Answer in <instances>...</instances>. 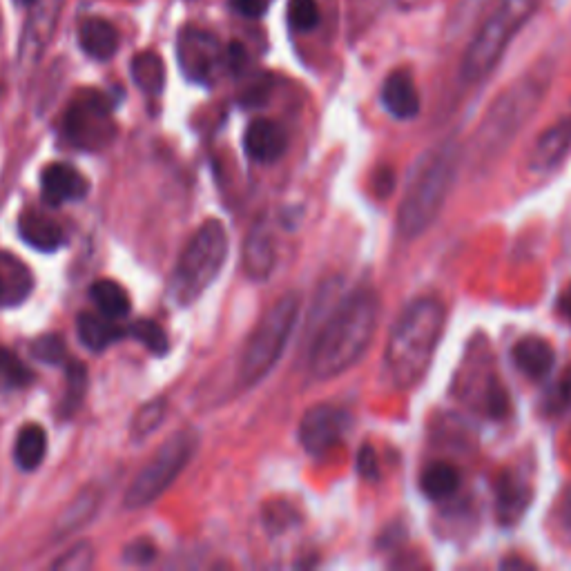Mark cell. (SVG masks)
Returning a JSON list of instances; mask_svg holds the SVG:
<instances>
[{"mask_svg":"<svg viewBox=\"0 0 571 571\" xmlns=\"http://www.w3.org/2000/svg\"><path fill=\"white\" fill-rule=\"evenodd\" d=\"M92 302L99 308L103 317L119 322L130 313V297L125 290L112 282V279H96L90 288Z\"/></svg>","mask_w":571,"mask_h":571,"instance_id":"cb8c5ba5","label":"cell"},{"mask_svg":"<svg viewBox=\"0 0 571 571\" xmlns=\"http://www.w3.org/2000/svg\"><path fill=\"white\" fill-rule=\"evenodd\" d=\"M244 150L257 163H275L288 150V134L270 119H257L246 128Z\"/></svg>","mask_w":571,"mask_h":571,"instance_id":"5bb4252c","label":"cell"},{"mask_svg":"<svg viewBox=\"0 0 571 571\" xmlns=\"http://www.w3.org/2000/svg\"><path fill=\"white\" fill-rule=\"evenodd\" d=\"M380 322V295L371 288L355 290L326 319L308 357L317 380H333L351 369L371 346Z\"/></svg>","mask_w":571,"mask_h":571,"instance_id":"6da1fadb","label":"cell"},{"mask_svg":"<svg viewBox=\"0 0 571 571\" xmlns=\"http://www.w3.org/2000/svg\"><path fill=\"white\" fill-rule=\"evenodd\" d=\"M534 12L536 0H502L487 18V23L480 27V32L473 36L471 45L462 56V81L478 83L485 79L489 72L496 70V65L500 63L509 43L514 41V36Z\"/></svg>","mask_w":571,"mask_h":571,"instance_id":"8992f818","label":"cell"},{"mask_svg":"<svg viewBox=\"0 0 571 571\" xmlns=\"http://www.w3.org/2000/svg\"><path fill=\"white\" fill-rule=\"evenodd\" d=\"M560 520H563V525L571 534V489L565 493V498H563V514H560Z\"/></svg>","mask_w":571,"mask_h":571,"instance_id":"60d3db41","label":"cell"},{"mask_svg":"<svg viewBox=\"0 0 571 571\" xmlns=\"http://www.w3.org/2000/svg\"><path fill=\"white\" fill-rule=\"evenodd\" d=\"M447 324L440 299L420 297L404 308L384 351L386 373L400 389H411L427 375Z\"/></svg>","mask_w":571,"mask_h":571,"instance_id":"7a4b0ae2","label":"cell"},{"mask_svg":"<svg viewBox=\"0 0 571 571\" xmlns=\"http://www.w3.org/2000/svg\"><path fill=\"white\" fill-rule=\"evenodd\" d=\"M543 94V79H522L491 105L476 134V148L482 161L498 159L507 150L522 125L538 110Z\"/></svg>","mask_w":571,"mask_h":571,"instance_id":"52a82bcc","label":"cell"},{"mask_svg":"<svg viewBox=\"0 0 571 571\" xmlns=\"http://www.w3.org/2000/svg\"><path fill=\"white\" fill-rule=\"evenodd\" d=\"M382 103L386 112L400 121H411L420 114V94L409 72H393L382 85Z\"/></svg>","mask_w":571,"mask_h":571,"instance_id":"9a60e30c","label":"cell"},{"mask_svg":"<svg viewBox=\"0 0 571 571\" xmlns=\"http://www.w3.org/2000/svg\"><path fill=\"white\" fill-rule=\"evenodd\" d=\"M571 152V116L551 125L543 132L529 152V170L534 174H547L556 170Z\"/></svg>","mask_w":571,"mask_h":571,"instance_id":"7c38bea8","label":"cell"},{"mask_svg":"<svg viewBox=\"0 0 571 571\" xmlns=\"http://www.w3.org/2000/svg\"><path fill=\"white\" fill-rule=\"evenodd\" d=\"M76 333H79V340L83 346L90 348V351L101 353L105 348L112 346L114 342H119L123 335H128V331L121 326H116L114 319L99 317L92 313H81L76 317Z\"/></svg>","mask_w":571,"mask_h":571,"instance_id":"7402d4cb","label":"cell"},{"mask_svg":"<svg viewBox=\"0 0 571 571\" xmlns=\"http://www.w3.org/2000/svg\"><path fill=\"white\" fill-rule=\"evenodd\" d=\"M228 232L219 219H208L192 235L170 277V297L177 306H190L219 277L228 259Z\"/></svg>","mask_w":571,"mask_h":571,"instance_id":"277c9868","label":"cell"},{"mask_svg":"<svg viewBox=\"0 0 571 571\" xmlns=\"http://www.w3.org/2000/svg\"><path fill=\"white\" fill-rule=\"evenodd\" d=\"M81 50L94 61H110L119 50V32L103 18H87L79 29Z\"/></svg>","mask_w":571,"mask_h":571,"instance_id":"44dd1931","label":"cell"},{"mask_svg":"<svg viewBox=\"0 0 571 571\" xmlns=\"http://www.w3.org/2000/svg\"><path fill=\"white\" fill-rule=\"evenodd\" d=\"M230 7L246 18H259L266 14L268 0H230Z\"/></svg>","mask_w":571,"mask_h":571,"instance_id":"f35d334b","label":"cell"},{"mask_svg":"<svg viewBox=\"0 0 571 571\" xmlns=\"http://www.w3.org/2000/svg\"><path fill=\"white\" fill-rule=\"evenodd\" d=\"M560 313L571 319V286L565 290L563 297H560Z\"/></svg>","mask_w":571,"mask_h":571,"instance_id":"b9f144b4","label":"cell"},{"mask_svg":"<svg viewBox=\"0 0 571 571\" xmlns=\"http://www.w3.org/2000/svg\"><path fill=\"white\" fill-rule=\"evenodd\" d=\"M99 500H101L99 491L92 489V487L83 489L79 496H76L70 505H67V509L61 514V518H58L56 534L65 536V534H70V531H76L79 527H83L87 520H92L96 507H99Z\"/></svg>","mask_w":571,"mask_h":571,"instance_id":"484cf974","label":"cell"},{"mask_svg":"<svg viewBox=\"0 0 571 571\" xmlns=\"http://www.w3.org/2000/svg\"><path fill=\"white\" fill-rule=\"evenodd\" d=\"M275 261H277V250L273 235H270V230L264 221H259V224L250 230L244 246L246 273L253 279H266L270 277V273H273Z\"/></svg>","mask_w":571,"mask_h":571,"instance_id":"d6986e66","label":"cell"},{"mask_svg":"<svg viewBox=\"0 0 571 571\" xmlns=\"http://www.w3.org/2000/svg\"><path fill=\"white\" fill-rule=\"evenodd\" d=\"M132 76L143 92L148 94H159L163 90V83H166V67L163 61L154 54H139L132 61Z\"/></svg>","mask_w":571,"mask_h":571,"instance_id":"4316f807","label":"cell"},{"mask_svg":"<svg viewBox=\"0 0 571 571\" xmlns=\"http://www.w3.org/2000/svg\"><path fill=\"white\" fill-rule=\"evenodd\" d=\"M531 505V491L516 473L505 471L496 480V516L500 525H516Z\"/></svg>","mask_w":571,"mask_h":571,"instance_id":"2e32d148","label":"cell"},{"mask_svg":"<svg viewBox=\"0 0 571 571\" xmlns=\"http://www.w3.org/2000/svg\"><path fill=\"white\" fill-rule=\"evenodd\" d=\"M87 190H90V183L79 170L67 166V163H50L41 172V192L50 206L81 201Z\"/></svg>","mask_w":571,"mask_h":571,"instance_id":"4fadbf2b","label":"cell"},{"mask_svg":"<svg viewBox=\"0 0 571 571\" xmlns=\"http://www.w3.org/2000/svg\"><path fill=\"white\" fill-rule=\"evenodd\" d=\"M571 402V366L565 371L563 380L558 382L554 395H551V402H549V409H565V406Z\"/></svg>","mask_w":571,"mask_h":571,"instance_id":"74e56055","label":"cell"},{"mask_svg":"<svg viewBox=\"0 0 571 571\" xmlns=\"http://www.w3.org/2000/svg\"><path fill=\"white\" fill-rule=\"evenodd\" d=\"M511 355H514V362L520 373L527 375L529 380L534 382L545 380L556 362L554 346L543 340V337H522V340L511 348Z\"/></svg>","mask_w":571,"mask_h":571,"instance_id":"ac0fdd59","label":"cell"},{"mask_svg":"<svg viewBox=\"0 0 571 571\" xmlns=\"http://www.w3.org/2000/svg\"><path fill=\"white\" fill-rule=\"evenodd\" d=\"M0 302H12V304H16V302H18V297H16V293H14V288L5 282L3 273H0Z\"/></svg>","mask_w":571,"mask_h":571,"instance_id":"ab89813d","label":"cell"},{"mask_svg":"<svg viewBox=\"0 0 571 571\" xmlns=\"http://www.w3.org/2000/svg\"><path fill=\"white\" fill-rule=\"evenodd\" d=\"M45 453H47V435L43 427H38V424H27L16 438V447H14L16 464L23 471H36L43 464Z\"/></svg>","mask_w":571,"mask_h":571,"instance_id":"603a6c76","label":"cell"},{"mask_svg":"<svg viewBox=\"0 0 571 571\" xmlns=\"http://www.w3.org/2000/svg\"><path fill=\"white\" fill-rule=\"evenodd\" d=\"M458 166L460 145L456 141L435 145L415 163L398 210V230L404 239L420 237L435 224L456 186Z\"/></svg>","mask_w":571,"mask_h":571,"instance_id":"3957f363","label":"cell"},{"mask_svg":"<svg viewBox=\"0 0 571 571\" xmlns=\"http://www.w3.org/2000/svg\"><path fill=\"white\" fill-rule=\"evenodd\" d=\"M154 556H157V549H154V545L148 543V540H137V543L128 545L123 551V558L134 565H148L152 563Z\"/></svg>","mask_w":571,"mask_h":571,"instance_id":"d590c367","label":"cell"},{"mask_svg":"<svg viewBox=\"0 0 571 571\" xmlns=\"http://www.w3.org/2000/svg\"><path fill=\"white\" fill-rule=\"evenodd\" d=\"M197 447L199 435L192 429L170 435L161 444V449L154 453L152 460L139 471V476L134 478L128 493H125V507L143 509L152 505L179 478V473L188 467V462L197 453Z\"/></svg>","mask_w":571,"mask_h":571,"instance_id":"ba28073f","label":"cell"},{"mask_svg":"<svg viewBox=\"0 0 571 571\" xmlns=\"http://www.w3.org/2000/svg\"><path fill=\"white\" fill-rule=\"evenodd\" d=\"M420 487L431 500H447L460 487V473L447 462H433L422 471Z\"/></svg>","mask_w":571,"mask_h":571,"instance_id":"d4e9b609","label":"cell"},{"mask_svg":"<svg viewBox=\"0 0 571 571\" xmlns=\"http://www.w3.org/2000/svg\"><path fill=\"white\" fill-rule=\"evenodd\" d=\"M351 418L340 406L317 404L308 409L299 424V440L311 456H322L344 440Z\"/></svg>","mask_w":571,"mask_h":571,"instance_id":"30bf717a","label":"cell"},{"mask_svg":"<svg viewBox=\"0 0 571 571\" xmlns=\"http://www.w3.org/2000/svg\"><path fill=\"white\" fill-rule=\"evenodd\" d=\"M32 353L36 360L45 364H61L65 360V342L61 335H43L32 344Z\"/></svg>","mask_w":571,"mask_h":571,"instance_id":"d6a6232c","label":"cell"},{"mask_svg":"<svg viewBox=\"0 0 571 571\" xmlns=\"http://www.w3.org/2000/svg\"><path fill=\"white\" fill-rule=\"evenodd\" d=\"M0 380L12 389H23V386L32 384L34 373L29 371L21 357H16V353L9 351L7 346H0Z\"/></svg>","mask_w":571,"mask_h":571,"instance_id":"f1b7e54d","label":"cell"},{"mask_svg":"<svg viewBox=\"0 0 571 571\" xmlns=\"http://www.w3.org/2000/svg\"><path fill=\"white\" fill-rule=\"evenodd\" d=\"M87 389V371L81 362H72L67 366V395H65V411L74 413L81 404Z\"/></svg>","mask_w":571,"mask_h":571,"instance_id":"1f68e13d","label":"cell"},{"mask_svg":"<svg viewBox=\"0 0 571 571\" xmlns=\"http://www.w3.org/2000/svg\"><path fill=\"white\" fill-rule=\"evenodd\" d=\"M92 565H94V549H92V545L81 543V545H76L67 551L63 558H58L52 567L54 569L81 571V569H90Z\"/></svg>","mask_w":571,"mask_h":571,"instance_id":"836d02e7","label":"cell"},{"mask_svg":"<svg viewBox=\"0 0 571 571\" xmlns=\"http://www.w3.org/2000/svg\"><path fill=\"white\" fill-rule=\"evenodd\" d=\"M357 469H360L366 480H377V476H380V469H377V453L371 444H364L362 447L360 456H357Z\"/></svg>","mask_w":571,"mask_h":571,"instance_id":"8d00e7d4","label":"cell"},{"mask_svg":"<svg viewBox=\"0 0 571 571\" xmlns=\"http://www.w3.org/2000/svg\"><path fill=\"white\" fill-rule=\"evenodd\" d=\"M18 235L23 237L27 246L43 253H52L65 244V232L56 224L52 217L43 215V212L27 210L25 215L18 219Z\"/></svg>","mask_w":571,"mask_h":571,"instance_id":"ffe728a7","label":"cell"},{"mask_svg":"<svg viewBox=\"0 0 571 571\" xmlns=\"http://www.w3.org/2000/svg\"><path fill=\"white\" fill-rule=\"evenodd\" d=\"M65 134L76 148L101 150L114 137L110 101L101 92H85L65 114Z\"/></svg>","mask_w":571,"mask_h":571,"instance_id":"9c48e42d","label":"cell"},{"mask_svg":"<svg viewBox=\"0 0 571 571\" xmlns=\"http://www.w3.org/2000/svg\"><path fill=\"white\" fill-rule=\"evenodd\" d=\"M302 297L295 290H288L277 302L261 315L250 333L239 362V380L244 386H255L275 369L282 360L299 317Z\"/></svg>","mask_w":571,"mask_h":571,"instance_id":"5b68a950","label":"cell"},{"mask_svg":"<svg viewBox=\"0 0 571 571\" xmlns=\"http://www.w3.org/2000/svg\"><path fill=\"white\" fill-rule=\"evenodd\" d=\"M16 3H21V5H34V0H16Z\"/></svg>","mask_w":571,"mask_h":571,"instance_id":"7bdbcfd3","label":"cell"},{"mask_svg":"<svg viewBox=\"0 0 571 571\" xmlns=\"http://www.w3.org/2000/svg\"><path fill=\"white\" fill-rule=\"evenodd\" d=\"M286 18L297 32H311L319 25V7L315 0H288Z\"/></svg>","mask_w":571,"mask_h":571,"instance_id":"4dcf8cb0","label":"cell"},{"mask_svg":"<svg viewBox=\"0 0 571 571\" xmlns=\"http://www.w3.org/2000/svg\"><path fill=\"white\" fill-rule=\"evenodd\" d=\"M128 335H132L134 340L141 342L152 353L157 355L168 353V335L159 324H154L152 319H139L137 324H132L128 328Z\"/></svg>","mask_w":571,"mask_h":571,"instance_id":"f546056e","label":"cell"},{"mask_svg":"<svg viewBox=\"0 0 571 571\" xmlns=\"http://www.w3.org/2000/svg\"><path fill=\"white\" fill-rule=\"evenodd\" d=\"M36 12L29 18L27 32L23 38V61L27 58H38L43 54V50L50 43V36L54 32L56 18L61 14L63 0H34Z\"/></svg>","mask_w":571,"mask_h":571,"instance_id":"e0dca14e","label":"cell"},{"mask_svg":"<svg viewBox=\"0 0 571 571\" xmlns=\"http://www.w3.org/2000/svg\"><path fill=\"white\" fill-rule=\"evenodd\" d=\"M179 61L192 81L212 83L224 63V52L212 34L188 29L179 41Z\"/></svg>","mask_w":571,"mask_h":571,"instance_id":"8fae6325","label":"cell"},{"mask_svg":"<svg viewBox=\"0 0 571 571\" xmlns=\"http://www.w3.org/2000/svg\"><path fill=\"white\" fill-rule=\"evenodd\" d=\"M485 402H487V413L491 415L493 420L505 418L507 409H509V400H507L505 386L498 382V377H491L489 389L485 393Z\"/></svg>","mask_w":571,"mask_h":571,"instance_id":"e575fe53","label":"cell"},{"mask_svg":"<svg viewBox=\"0 0 571 571\" xmlns=\"http://www.w3.org/2000/svg\"><path fill=\"white\" fill-rule=\"evenodd\" d=\"M166 411H168V404L161 398L143 404L132 420V440L134 442L148 440L150 435L161 427V422L166 420Z\"/></svg>","mask_w":571,"mask_h":571,"instance_id":"83f0119b","label":"cell"}]
</instances>
